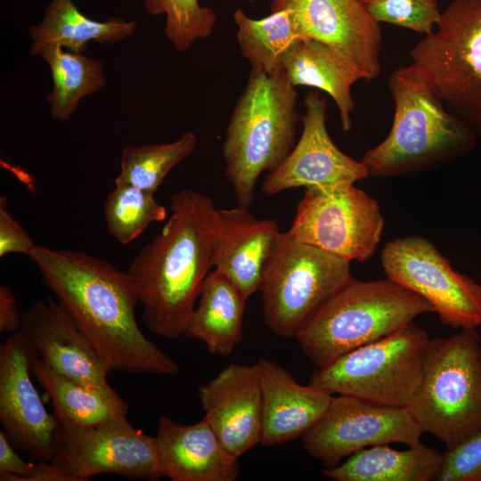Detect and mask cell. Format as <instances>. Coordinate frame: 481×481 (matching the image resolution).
Segmentation results:
<instances>
[{
    "instance_id": "6da1fadb",
    "label": "cell",
    "mask_w": 481,
    "mask_h": 481,
    "mask_svg": "<svg viewBox=\"0 0 481 481\" xmlns=\"http://www.w3.org/2000/svg\"><path fill=\"white\" fill-rule=\"evenodd\" d=\"M29 257L44 285L70 314L112 371L175 375L177 363L139 327L128 273L83 251L35 246Z\"/></svg>"
},
{
    "instance_id": "7a4b0ae2",
    "label": "cell",
    "mask_w": 481,
    "mask_h": 481,
    "mask_svg": "<svg viewBox=\"0 0 481 481\" xmlns=\"http://www.w3.org/2000/svg\"><path fill=\"white\" fill-rule=\"evenodd\" d=\"M161 231L131 262L127 273L143 306V320L158 337L184 335L202 283L213 267V200L184 189L171 198Z\"/></svg>"
},
{
    "instance_id": "3957f363",
    "label": "cell",
    "mask_w": 481,
    "mask_h": 481,
    "mask_svg": "<svg viewBox=\"0 0 481 481\" xmlns=\"http://www.w3.org/2000/svg\"><path fill=\"white\" fill-rule=\"evenodd\" d=\"M395 115L387 136L363 155L369 175H412L469 153L477 138L452 115L415 67L396 69L388 78Z\"/></svg>"
},
{
    "instance_id": "277c9868",
    "label": "cell",
    "mask_w": 481,
    "mask_h": 481,
    "mask_svg": "<svg viewBox=\"0 0 481 481\" xmlns=\"http://www.w3.org/2000/svg\"><path fill=\"white\" fill-rule=\"evenodd\" d=\"M298 92L282 71H252L230 117L223 143L225 177L238 206L249 208L259 175L276 169L295 146Z\"/></svg>"
},
{
    "instance_id": "5b68a950",
    "label": "cell",
    "mask_w": 481,
    "mask_h": 481,
    "mask_svg": "<svg viewBox=\"0 0 481 481\" xmlns=\"http://www.w3.org/2000/svg\"><path fill=\"white\" fill-rule=\"evenodd\" d=\"M435 313L432 305L389 278L352 279L333 295L295 338L307 358L322 368L339 356L374 342Z\"/></svg>"
},
{
    "instance_id": "8992f818",
    "label": "cell",
    "mask_w": 481,
    "mask_h": 481,
    "mask_svg": "<svg viewBox=\"0 0 481 481\" xmlns=\"http://www.w3.org/2000/svg\"><path fill=\"white\" fill-rule=\"evenodd\" d=\"M451 450L481 430V339L477 328L430 338L421 383L408 406Z\"/></svg>"
},
{
    "instance_id": "52a82bcc",
    "label": "cell",
    "mask_w": 481,
    "mask_h": 481,
    "mask_svg": "<svg viewBox=\"0 0 481 481\" xmlns=\"http://www.w3.org/2000/svg\"><path fill=\"white\" fill-rule=\"evenodd\" d=\"M410 57L447 111L481 140V0H452Z\"/></svg>"
},
{
    "instance_id": "ba28073f",
    "label": "cell",
    "mask_w": 481,
    "mask_h": 481,
    "mask_svg": "<svg viewBox=\"0 0 481 481\" xmlns=\"http://www.w3.org/2000/svg\"><path fill=\"white\" fill-rule=\"evenodd\" d=\"M352 279L350 261L281 232L259 288L265 325L277 336L296 338Z\"/></svg>"
},
{
    "instance_id": "9c48e42d",
    "label": "cell",
    "mask_w": 481,
    "mask_h": 481,
    "mask_svg": "<svg viewBox=\"0 0 481 481\" xmlns=\"http://www.w3.org/2000/svg\"><path fill=\"white\" fill-rule=\"evenodd\" d=\"M429 339L411 322L316 368L309 383L331 395L408 408L421 383Z\"/></svg>"
},
{
    "instance_id": "30bf717a",
    "label": "cell",
    "mask_w": 481,
    "mask_h": 481,
    "mask_svg": "<svg viewBox=\"0 0 481 481\" xmlns=\"http://www.w3.org/2000/svg\"><path fill=\"white\" fill-rule=\"evenodd\" d=\"M56 429L51 461L76 481L100 474L159 480L164 477L155 436L135 428L126 415L81 426L53 409Z\"/></svg>"
},
{
    "instance_id": "8fae6325",
    "label": "cell",
    "mask_w": 481,
    "mask_h": 481,
    "mask_svg": "<svg viewBox=\"0 0 481 481\" xmlns=\"http://www.w3.org/2000/svg\"><path fill=\"white\" fill-rule=\"evenodd\" d=\"M384 225L379 202L355 183H343L306 189L288 232L300 242L363 263L374 254Z\"/></svg>"
},
{
    "instance_id": "7c38bea8",
    "label": "cell",
    "mask_w": 481,
    "mask_h": 481,
    "mask_svg": "<svg viewBox=\"0 0 481 481\" xmlns=\"http://www.w3.org/2000/svg\"><path fill=\"white\" fill-rule=\"evenodd\" d=\"M380 261L387 277L429 302L443 323L461 330L481 324V284L454 270L428 239L390 240Z\"/></svg>"
},
{
    "instance_id": "4fadbf2b",
    "label": "cell",
    "mask_w": 481,
    "mask_h": 481,
    "mask_svg": "<svg viewBox=\"0 0 481 481\" xmlns=\"http://www.w3.org/2000/svg\"><path fill=\"white\" fill-rule=\"evenodd\" d=\"M423 433L408 408L339 395L332 396L324 414L301 437L311 457L332 468L345 457L370 446L416 444Z\"/></svg>"
},
{
    "instance_id": "5bb4252c",
    "label": "cell",
    "mask_w": 481,
    "mask_h": 481,
    "mask_svg": "<svg viewBox=\"0 0 481 481\" xmlns=\"http://www.w3.org/2000/svg\"><path fill=\"white\" fill-rule=\"evenodd\" d=\"M37 357L20 330L1 344L0 422L15 448L35 461H50L57 423L31 380Z\"/></svg>"
},
{
    "instance_id": "9a60e30c",
    "label": "cell",
    "mask_w": 481,
    "mask_h": 481,
    "mask_svg": "<svg viewBox=\"0 0 481 481\" xmlns=\"http://www.w3.org/2000/svg\"><path fill=\"white\" fill-rule=\"evenodd\" d=\"M270 10H288L302 39L334 48L365 80L379 75L381 29L363 1L272 0Z\"/></svg>"
},
{
    "instance_id": "2e32d148",
    "label": "cell",
    "mask_w": 481,
    "mask_h": 481,
    "mask_svg": "<svg viewBox=\"0 0 481 481\" xmlns=\"http://www.w3.org/2000/svg\"><path fill=\"white\" fill-rule=\"evenodd\" d=\"M327 103L316 91L305 96L301 135L282 163L265 178L261 191L273 196L291 188L355 183L369 176L361 161L342 152L326 126Z\"/></svg>"
},
{
    "instance_id": "e0dca14e",
    "label": "cell",
    "mask_w": 481,
    "mask_h": 481,
    "mask_svg": "<svg viewBox=\"0 0 481 481\" xmlns=\"http://www.w3.org/2000/svg\"><path fill=\"white\" fill-rule=\"evenodd\" d=\"M20 331L55 372L87 385H110L112 370L54 298L37 301L22 314Z\"/></svg>"
},
{
    "instance_id": "ac0fdd59",
    "label": "cell",
    "mask_w": 481,
    "mask_h": 481,
    "mask_svg": "<svg viewBox=\"0 0 481 481\" xmlns=\"http://www.w3.org/2000/svg\"><path fill=\"white\" fill-rule=\"evenodd\" d=\"M205 419L226 448L240 458L261 441L262 389L257 364L232 363L199 387Z\"/></svg>"
},
{
    "instance_id": "d6986e66",
    "label": "cell",
    "mask_w": 481,
    "mask_h": 481,
    "mask_svg": "<svg viewBox=\"0 0 481 481\" xmlns=\"http://www.w3.org/2000/svg\"><path fill=\"white\" fill-rule=\"evenodd\" d=\"M216 208L213 215L211 260L249 298L259 291L265 265L281 233L273 219H258L248 209Z\"/></svg>"
},
{
    "instance_id": "ffe728a7",
    "label": "cell",
    "mask_w": 481,
    "mask_h": 481,
    "mask_svg": "<svg viewBox=\"0 0 481 481\" xmlns=\"http://www.w3.org/2000/svg\"><path fill=\"white\" fill-rule=\"evenodd\" d=\"M155 438L163 476L172 481H234L239 477L238 458L205 418L182 425L163 415Z\"/></svg>"
},
{
    "instance_id": "44dd1931",
    "label": "cell",
    "mask_w": 481,
    "mask_h": 481,
    "mask_svg": "<svg viewBox=\"0 0 481 481\" xmlns=\"http://www.w3.org/2000/svg\"><path fill=\"white\" fill-rule=\"evenodd\" d=\"M262 434L265 446L302 436L324 414L332 395L312 384L301 385L281 365L260 358Z\"/></svg>"
},
{
    "instance_id": "7402d4cb",
    "label": "cell",
    "mask_w": 481,
    "mask_h": 481,
    "mask_svg": "<svg viewBox=\"0 0 481 481\" xmlns=\"http://www.w3.org/2000/svg\"><path fill=\"white\" fill-rule=\"evenodd\" d=\"M281 71L293 86H305L327 93L335 102L343 130L352 126L355 109L351 88L363 75L330 45L302 39L287 55Z\"/></svg>"
},
{
    "instance_id": "603a6c76",
    "label": "cell",
    "mask_w": 481,
    "mask_h": 481,
    "mask_svg": "<svg viewBox=\"0 0 481 481\" xmlns=\"http://www.w3.org/2000/svg\"><path fill=\"white\" fill-rule=\"evenodd\" d=\"M199 298L183 336L203 342L213 355H229L242 339L248 298L215 269L205 278Z\"/></svg>"
},
{
    "instance_id": "cb8c5ba5",
    "label": "cell",
    "mask_w": 481,
    "mask_h": 481,
    "mask_svg": "<svg viewBox=\"0 0 481 481\" xmlns=\"http://www.w3.org/2000/svg\"><path fill=\"white\" fill-rule=\"evenodd\" d=\"M442 461L443 453L420 442L404 451L378 444L355 452L323 473L338 481H429L437 479Z\"/></svg>"
},
{
    "instance_id": "d4e9b609",
    "label": "cell",
    "mask_w": 481,
    "mask_h": 481,
    "mask_svg": "<svg viewBox=\"0 0 481 481\" xmlns=\"http://www.w3.org/2000/svg\"><path fill=\"white\" fill-rule=\"evenodd\" d=\"M136 21L112 17L100 21L85 15L73 0H50L41 22L30 26V53L45 46L56 45L73 53H83L91 41L114 43L131 37Z\"/></svg>"
},
{
    "instance_id": "484cf974",
    "label": "cell",
    "mask_w": 481,
    "mask_h": 481,
    "mask_svg": "<svg viewBox=\"0 0 481 481\" xmlns=\"http://www.w3.org/2000/svg\"><path fill=\"white\" fill-rule=\"evenodd\" d=\"M32 373L50 395L53 409L81 426L126 415L128 404L109 386H92L66 378L37 357Z\"/></svg>"
},
{
    "instance_id": "4316f807",
    "label": "cell",
    "mask_w": 481,
    "mask_h": 481,
    "mask_svg": "<svg viewBox=\"0 0 481 481\" xmlns=\"http://www.w3.org/2000/svg\"><path fill=\"white\" fill-rule=\"evenodd\" d=\"M49 66L53 90L47 96L53 118L68 121L80 101L105 86L102 62L82 53L47 45L37 54Z\"/></svg>"
},
{
    "instance_id": "83f0119b",
    "label": "cell",
    "mask_w": 481,
    "mask_h": 481,
    "mask_svg": "<svg viewBox=\"0 0 481 481\" xmlns=\"http://www.w3.org/2000/svg\"><path fill=\"white\" fill-rule=\"evenodd\" d=\"M233 20L239 49L252 71L268 75L281 71L287 55L302 40L288 10L271 12L255 20L239 8Z\"/></svg>"
},
{
    "instance_id": "f1b7e54d",
    "label": "cell",
    "mask_w": 481,
    "mask_h": 481,
    "mask_svg": "<svg viewBox=\"0 0 481 481\" xmlns=\"http://www.w3.org/2000/svg\"><path fill=\"white\" fill-rule=\"evenodd\" d=\"M197 143V136L186 132L168 143L125 146L115 185H129L155 193L168 172L190 156Z\"/></svg>"
},
{
    "instance_id": "f546056e",
    "label": "cell",
    "mask_w": 481,
    "mask_h": 481,
    "mask_svg": "<svg viewBox=\"0 0 481 481\" xmlns=\"http://www.w3.org/2000/svg\"><path fill=\"white\" fill-rule=\"evenodd\" d=\"M103 212L110 234L123 245L133 242L151 224L167 217L165 207L154 193L129 185H115L104 201Z\"/></svg>"
},
{
    "instance_id": "4dcf8cb0",
    "label": "cell",
    "mask_w": 481,
    "mask_h": 481,
    "mask_svg": "<svg viewBox=\"0 0 481 481\" xmlns=\"http://www.w3.org/2000/svg\"><path fill=\"white\" fill-rule=\"evenodd\" d=\"M144 7L151 15H166L165 35L179 52L210 37L216 21L215 12L198 0H144Z\"/></svg>"
},
{
    "instance_id": "1f68e13d",
    "label": "cell",
    "mask_w": 481,
    "mask_h": 481,
    "mask_svg": "<svg viewBox=\"0 0 481 481\" xmlns=\"http://www.w3.org/2000/svg\"><path fill=\"white\" fill-rule=\"evenodd\" d=\"M363 3L377 22L425 36L434 31L442 15L437 0H366Z\"/></svg>"
},
{
    "instance_id": "d6a6232c",
    "label": "cell",
    "mask_w": 481,
    "mask_h": 481,
    "mask_svg": "<svg viewBox=\"0 0 481 481\" xmlns=\"http://www.w3.org/2000/svg\"><path fill=\"white\" fill-rule=\"evenodd\" d=\"M439 481H481V430L443 452Z\"/></svg>"
},
{
    "instance_id": "836d02e7",
    "label": "cell",
    "mask_w": 481,
    "mask_h": 481,
    "mask_svg": "<svg viewBox=\"0 0 481 481\" xmlns=\"http://www.w3.org/2000/svg\"><path fill=\"white\" fill-rule=\"evenodd\" d=\"M7 197L0 198V257L10 253L29 256L36 246L29 232L12 216L7 208Z\"/></svg>"
},
{
    "instance_id": "e575fe53",
    "label": "cell",
    "mask_w": 481,
    "mask_h": 481,
    "mask_svg": "<svg viewBox=\"0 0 481 481\" xmlns=\"http://www.w3.org/2000/svg\"><path fill=\"white\" fill-rule=\"evenodd\" d=\"M5 432L0 430V480L27 481L34 462H26L16 452Z\"/></svg>"
},
{
    "instance_id": "d590c367",
    "label": "cell",
    "mask_w": 481,
    "mask_h": 481,
    "mask_svg": "<svg viewBox=\"0 0 481 481\" xmlns=\"http://www.w3.org/2000/svg\"><path fill=\"white\" fill-rule=\"evenodd\" d=\"M22 324V314H20L16 298L12 290L0 286V333L19 331Z\"/></svg>"
},
{
    "instance_id": "8d00e7d4",
    "label": "cell",
    "mask_w": 481,
    "mask_h": 481,
    "mask_svg": "<svg viewBox=\"0 0 481 481\" xmlns=\"http://www.w3.org/2000/svg\"><path fill=\"white\" fill-rule=\"evenodd\" d=\"M27 481H76L61 467L53 461H37Z\"/></svg>"
},
{
    "instance_id": "74e56055",
    "label": "cell",
    "mask_w": 481,
    "mask_h": 481,
    "mask_svg": "<svg viewBox=\"0 0 481 481\" xmlns=\"http://www.w3.org/2000/svg\"><path fill=\"white\" fill-rule=\"evenodd\" d=\"M361 1L364 2V1H366V0H361Z\"/></svg>"
}]
</instances>
